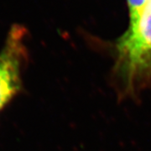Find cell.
Wrapping results in <instances>:
<instances>
[{"label": "cell", "mask_w": 151, "mask_h": 151, "mask_svg": "<svg viewBox=\"0 0 151 151\" xmlns=\"http://www.w3.org/2000/svg\"><path fill=\"white\" fill-rule=\"evenodd\" d=\"M115 72L127 91L151 76V0L117 41Z\"/></svg>", "instance_id": "obj_1"}, {"label": "cell", "mask_w": 151, "mask_h": 151, "mask_svg": "<svg viewBox=\"0 0 151 151\" xmlns=\"http://www.w3.org/2000/svg\"><path fill=\"white\" fill-rule=\"evenodd\" d=\"M26 29L14 25L0 51V112L20 92L22 73L27 60Z\"/></svg>", "instance_id": "obj_2"}, {"label": "cell", "mask_w": 151, "mask_h": 151, "mask_svg": "<svg viewBox=\"0 0 151 151\" xmlns=\"http://www.w3.org/2000/svg\"><path fill=\"white\" fill-rule=\"evenodd\" d=\"M150 0H128L129 14V27L134 25L145 9L147 4Z\"/></svg>", "instance_id": "obj_3"}]
</instances>
